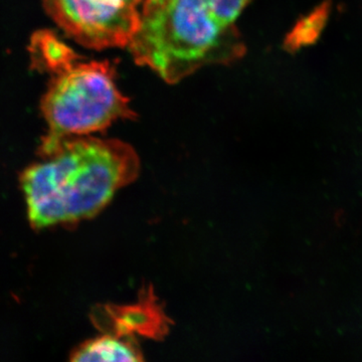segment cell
<instances>
[{
    "label": "cell",
    "mask_w": 362,
    "mask_h": 362,
    "mask_svg": "<svg viewBox=\"0 0 362 362\" xmlns=\"http://www.w3.org/2000/svg\"><path fill=\"white\" fill-rule=\"evenodd\" d=\"M107 333L89 340L74 350L73 361H141L143 356L134 343L127 338Z\"/></svg>",
    "instance_id": "8992f818"
},
{
    "label": "cell",
    "mask_w": 362,
    "mask_h": 362,
    "mask_svg": "<svg viewBox=\"0 0 362 362\" xmlns=\"http://www.w3.org/2000/svg\"><path fill=\"white\" fill-rule=\"evenodd\" d=\"M326 18H327V9L322 7L300 21L288 37L286 42L287 47L291 49H297L313 42L322 30Z\"/></svg>",
    "instance_id": "52a82bcc"
},
{
    "label": "cell",
    "mask_w": 362,
    "mask_h": 362,
    "mask_svg": "<svg viewBox=\"0 0 362 362\" xmlns=\"http://www.w3.org/2000/svg\"><path fill=\"white\" fill-rule=\"evenodd\" d=\"M144 0H42L68 37L88 49L128 47L139 28Z\"/></svg>",
    "instance_id": "277c9868"
},
{
    "label": "cell",
    "mask_w": 362,
    "mask_h": 362,
    "mask_svg": "<svg viewBox=\"0 0 362 362\" xmlns=\"http://www.w3.org/2000/svg\"><path fill=\"white\" fill-rule=\"evenodd\" d=\"M47 158L21 176L28 218L35 228L94 218L140 171L131 145L90 135L69 138Z\"/></svg>",
    "instance_id": "6da1fadb"
},
{
    "label": "cell",
    "mask_w": 362,
    "mask_h": 362,
    "mask_svg": "<svg viewBox=\"0 0 362 362\" xmlns=\"http://www.w3.org/2000/svg\"><path fill=\"white\" fill-rule=\"evenodd\" d=\"M168 318L156 304L152 295H147L139 303L129 307H109L106 312H97L95 322L104 326L111 334L126 337L138 333L148 337H160L168 328Z\"/></svg>",
    "instance_id": "5b68a950"
},
{
    "label": "cell",
    "mask_w": 362,
    "mask_h": 362,
    "mask_svg": "<svg viewBox=\"0 0 362 362\" xmlns=\"http://www.w3.org/2000/svg\"><path fill=\"white\" fill-rule=\"evenodd\" d=\"M251 0H144L128 49L168 84L246 52L235 21Z\"/></svg>",
    "instance_id": "7a4b0ae2"
},
{
    "label": "cell",
    "mask_w": 362,
    "mask_h": 362,
    "mask_svg": "<svg viewBox=\"0 0 362 362\" xmlns=\"http://www.w3.org/2000/svg\"><path fill=\"white\" fill-rule=\"evenodd\" d=\"M37 64L51 71L40 102L47 132L40 153L52 156L66 139L102 132L119 120H133L136 112L119 90L116 69L108 61H84L51 32L33 37Z\"/></svg>",
    "instance_id": "3957f363"
}]
</instances>
